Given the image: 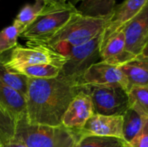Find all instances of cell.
<instances>
[{
    "label": "cell",
    "instance_id": "obj_16",
    "mask_svg": "<svg viewBox=\"0 0 148 147\" xmlns=\"http://www.w3.org/2000/svg\"><path fill=\"white\" fill-rule=\"evenodd\" d=\"M116 0H82L77 7L78 11L86 16L110 18L115 8Z\"/></svg>",
    "mask_w": 148,
    "mask_h": 147
},
{
    "label": "cell",
    "instance_id": "obj_27",
    "mask_svg": "<svg viewBox=\"0 0 148 147\" xmlns=\"http://www.w3.org/2000/svg\"><path fill=\"white\" fill-rule=\"evenodd\" d=\"M41 1H42L47 5H62L69 3L67 0H41Z\"/></svg>",
    "mask_w": 148,
    "mask_h": 147
},
{
    "label": "cell",
    "instance_id": "obj_23",
    "mask_svg": "<svg viewBox=\"0 0 148 147\" xmlns=\"http://www.w3.org/2000/svg\"><path fill=\"white\" fill-rule=\"evenodd\" d=\"M22 34L23 30L14 23L0 30V54L16 48L17 38Z\"/></svg>",
    "mask_w": 148,
    "mask_h": 147
},
{
    "label": "cell",
    "instance_id": "obj_3",
    "mask_svg": "<svg viewBox=\"0 0 148 147\" xmlns=\"http://www.w3.org/2000/svg\"><path fill=\"white\" fill-rule=\"evenodd\" d=\"M108 18H96L74 14L68 23L46 43L60 54L70 47L84 44L101 35Z\"/></svg>",
    "mask_w": 148,
    "mask_h": 147
},
{
    "label": "cell",
    "instance_id": "obj_19",
    "mask_svg": "<svg viewBox=\"0 0 148 147\" xmlns=\"http://www.w3.org/2000/svg\"><path fill=\"white\" fill-rule=\"evenodd\" d=\"M0 81L9 88L20 93L24 97L27 94L29 77L10 70L0 60Z\"/></svg>",
    "mask_w": 148,
    "mask_h": 147
},
{
    "label": "cell",
    "instance_id": "obj_10",
    "mask_svg": "<svg viewBox=\"0 0 148 147\" xmlns=\"http://www.w3.org/2000/svg\"><path fill=\"white\" fill-rule=\"evenodd\" d=\"M126 49L136 56L143 53L148 42V1L143 9L124 25Z\"/></svg>",
    "mask_w": 148,
    "mask_h": 147
},
{
    "label": "cell",
    "instance_id": "obj_13",
    "mask_svg": "<svg viewBox=\"0 0 148 147\" xmlns=\"http://www.w3.org/2000/svg\"><path fill=\"white\" fill-rule=\"evenodd\" d=\"M148 0H125L116 5L103 33H112L134 18L147 4Z\"/></svg>",
    "mask_w": 148,
    "mask_h": 147
},
{
    "label": "cell",
    "instance_id": "obj_15",
    "mask_svg": "<svg viewBox=\"0 0 148 147\" xmlns=\"http://www.w3.org/2000/svg\"><path fill=\"white\" fill-rule=\"evenodd\" d=\"M0 107L16 121L26 116L25 97L0 81Z\"/></svg>",
    "mask_w": 148,
    "mask_h": 147
},
{
    "label": "cell",
    "instance_id": "obj_5",
    "mask_svg": "<svg viewBox=\"0 0 148 147\" xmlns=\"http://www.w3.org/2000/svg\"><path fill=\"white\" fill-rule=\"evenodd\" d=\"M101 34L89 42L65 49L62 55L66 56L60 75L74 79L82 85L81 81L88 68L101 62L100 54V42Z\"/></svg>",
    "mask_w": 148,
    "mask_h": 147
},
{
    "label": "cell",
    "instance_id": "obj_14",
    "mask_svg": "<svg viewBox=\"0 0 148 147\" xmlns=\"http://www.w3.org/2000/svg\"><path fill=\"white\" fill-rule=\"evenodd\" d=\"M126 75L130 88H148V56L140 54L119 67ZM131 89V88H130Z\"/></svg>",
    "mask_w": 148,
    "mask_h": 147
},
{
    "label": "cell",
    "instance_id": "obj_4",
    "mask_svg": "<svg viewBox=\"0 0 148 147\" xmlns=\"http://www.w3.org/2000/svg\"><path fill=\"white\" fill-rule=\"evenodd\" d=\"M77 12L76 6L70 3L62 5H47L44 3L42 12L21 36L25 38L27 42L46 44Z\"/></svg>",
    "mask_w": 148,
    "mask_h": 147
},
{
    "label": "cell",
    "instance_id": "obj_21",
    "mask_svg": "<svg viewBox=\"0 0 148 147\" xmlns=\"http://www.w3.org/2000/svg\"><path fill=\"white\" fill-rule=\"evenodd\" d=\"M127 94L129 108L148 118V88L133 87Z\"/></svg>",
    "mask_w": 148,
    "mask_h": 147
},
{
    "label": "cell",
    "instance_id": "obj_6",
    "mask_svg": "<svg viewBox=\"0 0 148 147\" xmlns=\"http://www.w3.org/2000/svg\"><path fill=\"white\" fill-rule=\"evenodd\" d=\"M66 56L46 44L27 42L26 46H16L11 50L7 61L3 62L11 71L16 68L41 64H56L63 66Z\"/></svg>",
    "mask_w": 148,
    "mask_h": 147
},
{
    "label": "cell",
    "instance_id": "obj_2",
    "mask_svg": "<svg viewBox=\"0 0 148 147\" xmlns=\"http://www.w3.org/2000/svg\"><path fill=\"white\" fill-rule=\"evenodd\" d=\"M80 138L77 130L29 124L24 116L16 121L14 139L27 147H75Z\"/></svg>",
    "mask_w": 148,
    "mask_h": 147
},
{
    "label": "cell",
    "instance_id": "obj_29",
    "mask_svg": "<svg viewBox=\"0 0 148 147\" xmlns=\"http://www.w3.org/2000/svg\"><path fill=\"white\" fill-rule=\"evenodd\" d=\"M142 54H144V55H147L148 56V43L147 44L146 48L144 49V50H143V53H142Z\"/></svg>",
    "mask_w": 148,
    "mask_h": 147
},
{
    "label": "cell",
    "instance_id": "obj_1",
    "mask_svg": "<svg viewBox=\"0 0 148 147\" xmlns=\"http://www.w3.org/2000/svg\"><path fill=\"white\" fill-rule=\"evenodd\" d=\"M82 88L79 81L62 75L29 78L25 96L27 121L33 125L61 126L68 107Z\"/></svg>",
    "mask_w": 148,
    "mask_h": 147
},
{
    "label": "cell",
    "instance_id": "obj_11",
    "mask_svg": "<svg viewBox=\"0 0 148 147\" xmlns=\"http://www.w3.org/2000/svg\"><path fill=\"white\" fill-rule=\"evenodd\" d=\"M77 131L81 137L99 136L123 139V115L94 113L85 126Z\"/></svg>",
    "mask_w": 148,
    "mask_h": 147
},
{
    "label": "cell",
    "instance_id": "obj_7",
    "mask_svg": "<svg viewBox=\"0 0 148 147\" xmlns=\"http://www.w3.org/2000/svg\"><path fill=\"white\" fill-rule=\"evenodd\" d=\"M82 90L91 97L95 113L123 115L129 108L128 94L122 88L82 85Z\"/></svg>",
    "mask_w": 148,
    "mask_h": 147
},
{
    "label": "cell",
    "instance_id": "obj_17",
    "mask_svg": "<svg viewBox=\"0 0 148 147\" xmlns=\"http://www.w3.org/2000/svg\"><path fill=\"white\" fill-rule=\"evenodd\" d=\"M147 118L128 108L123 114V139L128 144L141 131Z\"/></svg>",
    "mask_w": 148,
    "mask_h": 147
},
{
    "label": "cell",
    "instance_id": "obj_8",
    "mask_svg": "<svg viewBox=\"0 0 148 147\" xmlns=\"http://www.w3.org/2000/svg\"><path fill=\"white\" fill-rule=\"evenodd\" d=\"M81 83L82 86L96 85L120 87L127 93L131 88L126 75L119 67L102 61L93 64L87 69L82 78Z\"/></svg>",
    "mask_w": 148,
    "mask_h": 147
},
{
    "label": "cell",
    "instance_id": "obj_24",
    "mask_svg": "<svg viewBox=\"0 0 148 147\" xmlns=\"http://www.w3.org/2000/svg\"><path fill=\"white\" fill-rule=\"evenodd\" d=\"M16 120L0 107V145L12 140L15 137Z\"/></svg>",
    "mask_w": 148,
    "mask_h": 147
},
{
    "label": "cell",
    "instance_id": "obj_26",
    "mask_svg": "<svg viewBox=\"0 0 148 147\" xmlns=\"http://www.w3.org/2000/svg\"><path fill=\"white\" fill-rule=\"evenodd\" d=\"M0 147H27L24 144H23L20 141H17L16 139H12L9 142H6L4 144L0 145Z\"/></svg>",
    "mask_w": 148,
    "mask_h": 147
},
{
    "label": "cell",
    "instance_id": "obj_12",
    "mask_svg": "<svg viewBox=\"0 0 148 147\" xmlns=\"http://www.w3.org/2000/svg\"><path fill=\"white\" fill-rule=\"evenodd\" d=\"M95 113L91 97L82 90L75 95L68 107L62 120V125L69 129L80 130Z\"/></svg>",
    "mask_w": 148,
    "mask_h": 147
},
{
    "label": "cell",
    "instance_id": "obj_25",
    "mask_svg": "<svg viewBox=\"0 0 148 147\" xmlns=\"http://www.w3.org/2000/svg\"><path fill=\"white\" fill-rule=\"evenodd\" d=\"M131 147H148V118L139 134L129 143Z\"/></svg>",
    "mask_w": 148,
    "mask_h": 147
},
{
    "label": "cell",
    "instance_id": "obj_28",
    "mask_svg": "<svg viewBox=\"0 0 148 147\" xmlns=\"http://www.w3.org/2000/svg\"><path fill=\"white\" fill-rule=\"evenodd\" d=\"M68 2H69L71 4H73L74 6H75V4H77V3H79L82 0H67Z\"/></svg>",
    "mask_w": 148,
    "mask_h": 147
},
{
    "label": "cell",
    "instance_id": "obj_30",
    "mask_svg": "<svg viewBox=\"0 0 148 147\" xmlns=\"http://www.w3.org/2000/svg\"><path fill=\"white\" fill-rule=\"evenodd\" d=\"M147 43H148V42H147Z\"/></svg>",
    "mask_w": 148,
    "mask_h": 147
},
{
    "label": "cell",
    "instance_id": "obj_18",
    "mask_svg": "<svg viewBox=\"0 0 148 147\" xmlns=\"http://www.w3.org/2000/svg\"><path fill=\"white\" fill-rule=\"evenodd\" d=\"M62 68V66L56 64H41L22 67L16 68L13 72L22 74L29 78L51 79L60 75Z\"/></svg>",
    "mask_w": 148,
    "mask_h": 147
},
{
    "label": "cell",
    "instance_id": "obj_22",
    "mask_svg": "<svg viewBox=\"0 0 148 147\" xmlns=\"http://www.w3.org/2000/svg\"><path fill=\"white\" fill-rule=\"evenodd\" d=\"M75 147H131L124 139L99 137V136H82L80 138Z\"/></svg>",
    "mask_w": 148,
    "mask_h": 147
},
{
    "label": "cell",
    "instance_id": "obj_20",
    "mask_svg": "<svg viewBox=\"0 0 148 147\" xmlns=\"http://www.w3.org/2000/svg\"><path fill=\"white\" fill-rule=\"evenodd\" d=\"M43 8L44 3L41 0H36L33 4L28 3L24 5L16 15L13 23L19 27L23 33V31L36 20Z\"/></svg>",
    "mask_w": 148,
    "mask_h": 147
},
{
    "label": "cell",
    "instance_id": "obj_9",
    "mask_svg": "<svg viewBox=\"0 0 148 147\" xmlns=\"http://www.w3.org/2000/svg\"><path fill=\"white\" fill-rule=\"evenodd\" d=\"M100 54L102 62L117 67L134 57L126 49L124 26L112 33H101Z\"/></svg>",
    "mask_w": 148,
    "mask_h": 147
}]
</instances>
